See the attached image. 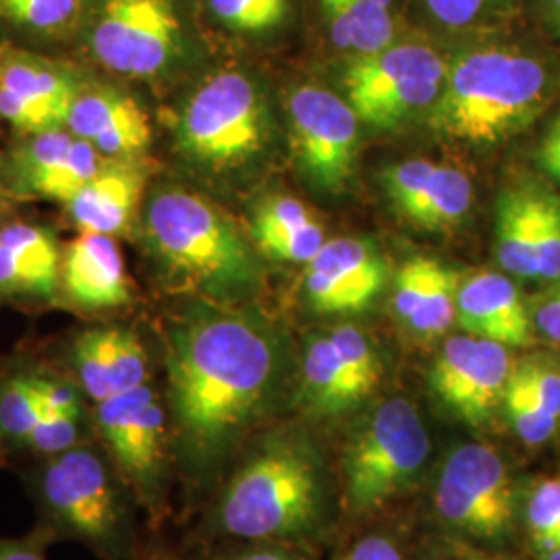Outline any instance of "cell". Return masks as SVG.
<instances>
[{"mask_svg":"<svg viewBox=\"0 0 560 560\" xmlns=\"http://www.w3.org/2000/svg\"><path fill=\"white\" fill-rule=\"evenodd\" d=\"M60 280L21 261L0 243V303H57Z\"/></svg>","mask_w":560,"mask_h":560,"instance_id":"cell-30","label":"cell"},{"mask_svg":"<svg viewBox=\"0 0 560 560\" xmlns=\"http://www.w3.org/2000/svg\"><path fill=\"white\" fill-rule=\"evenodd\" d=\"M532 320L541 337L560 345V282L538 301Z\"/></svg>","mask_w":560,"mask_h":560,"instance_id":"cell-47","label":"cell"},{"mask_svg":"<svg viewBox=\"0 0 560 560\" xmlns=\"http://www.w3.org/2000/svg\"><path fill=\"white\" fill-rule=\"evenodd\" d=\"M511 376L560 420V361L550 355H529L513 363Z\"/></svg>","mask_w":560,"mask_h":560,"instance_id":"cell-35","label":"cell"},{"mask_svg":"<svg viewBox=\"0 0 560 560\" xmlns=\"http://www.w3.org/2000/svg\"><path fill=\"white\" fill-rule=\"evenodd\" d=\"M312 221H316V217L303 201L289 196H270L261 200L254 212V240L289 233Z\"/></svg>","mask_w":560,"mask_h":560,"instance_id":"cell-41","label":"cell"},{"mask_svg":"<svg viewBox=\"0 0 560 560\" xmlns=\"http://www.w3.org/2000/svg\"><path fill=\"white\" fill-rule=\"evenodd\" d=\"M289 138L301 177L340 194L355 173L361 120L349 102L320 85H301L289 98Z\"/></svg>","mask_w":560,"mask_h":560,"instance_id":"cell-12","label":"cell"},{"mask_svg":"<svg viewBox=\"0 0 560 560\" xmlns=\"http://www.w3.org/2000/svg\"><path fill=\"white\" fill-rule=\"evenodd\" d=\"M85 42L106 71L154 80L179 59L183 25L173 0H96Z\"/></svg>","mask_w":560,"mask_h":560,"instance_id":"cell-10","label":"cell"},{"mask_svg":"<svg viewBox=\"0 0 560 560\" xmlns=\"http://www.w3.org/2000/svg\"><path fill=\"white\" fill-rule=\"evenodd\" d=\"M525 523L532 544L541 557L560 550V478L538 481L529 490Z\"/></svg>","mask_w":560,"mask_h":560,"instance_id":"cell-31","label":"cell"},{"mask_svg":"<svg viewBox=\"0 0 560 560\" xmlns=\"http://www.w3.org/2000/svg\"><path fill=\"white\" fill-rule=\"evenodd\" d=\"M90 441H96L94 416L73 418V416H59V413H42L34 430L21 444L13 467H20L27 460L57 457L60 453H67Z\"/></svg>","mask_w":560,"mask_h":560,"instance_id":"cell-27","label":"cell"},{"mask_svg":"<svg viewBox=\"0 0 560 560\" xmlns=\"http://www.w3.org/2000/svg\"><path fill=\"white\" fill-rule=\"evenodd\" d=\"M96 441L119 467L140 502L145 527L161 532L171 515L177 481L173 434L164 393L156 382L92 405Z\"/></svg>","mask_w":560,"mask_h":560,"instance_id":"cell-7","label":"cell"},{"mask_svg":"<svg viewBox=\"0 0 560 560\" xmlns=\"http://www.w3.org/2000/svg\"><path fill=\"white\" fill-rule=\"evenodd\" d=\"M474 185L465 171L451 164H436L416 210L407 217L428 231H448L471 210Z\"/></svg>","mask_w":560,"mask_h":560,"instance_id":"cell-26","label":"cell"},{"mask_svg":"<svg viewBox=\"0 0 560 560\" xmlns=\"http://www.w3.org/2000/svg\"><path fill=\"white\" fill-rule=\"evenodd\" d=\"M4 194H7V189H4V183H2V162H0V200H2Z\"/></svg>","mask_w":560,"mask_h":560,"instance_id":"cell-52","label":"cell"},{"mask_svg":"<svg viewBox=\"0 0 560 560\" xmlns=\"http://www.w3.org/2000/svg\"><path fill=\"white\" fill-rule=\"evenodd\" d=\"M328 335L310 340L303 358V402L318 418H337L365 399Z\"/></svg>","mask_w":560,"mask_h":560,"instance_id":"cell-22","label":"cell"},{"mask_svg":"<svg viewBox=\"0 0 560 560\" xmlns=\"http://www.w3.org/2000/svg\"><path fill=\"white\" fill-rule=\"evenodd\" d=\"M104 161L106 159L90 141L75 138L65 156L21 180L9 194L67 203L101 171Z\"/></svg>","mask_w":560,"mask_h":560,"instance_id":"cell-25","label":"cell"},{"mask_svg":"<svg viewBox=\"0 0 560 560\" xmlns=\"http://www.w3.org/2000/svg\"><path fill=\"white\" fill-rule=\"evenodd\" d=\"M85 0H0V15L40 36H65L78 25Z\"/></svg>","mask_w":560,"mask_h":560,"instance_id":"cell-28","label":"cell"},{"mask_svg":"<svg viewBox=\"0 0 560 560\" xmlns=\"http://www.w3.org/2000/svg\"><path fill=\"white\" fill-rule=\"evenodd\" d=\"M434 268H436V260H430L423 256H416L400 266L395 279V289H393V314L397 320L409 324L413 318L428 291Z\"/></svg>","mask_w":560,"mask_h":560,"instance_id":"cell-40","label":"cell"},{"mask_svg":"<svg viewBox=\"0 0 560 560\" xmlns=\"http://www.w3.org/2000/svg\"><path fill=\"white\" fill-rule=\"evenodd\" d=\"M208 4L212 15L235 32L258 34L277 25L256 0H208Z\"/></svg>","mask_w":560,"mask_h":560,"instance_id":"cell-42","label":"cell"},{"mask_svg":"<svg viewBox=\"0 0 560 560\" xmlns=\"http://www.w3.org/2000/svg\"><path fill=\"white\" fill-rule=\"evenodd\" d=\"M141 235L162 284L196 300L235 305L260 280L240 226L219 206L183 187H159L141 203Z\"/></svg>","mask_w":560,"mask_h":560,"instance_id":"cell-4","label":"cell"},{"mask_svg":"<svg viewBox=\"0 0 560 560\" xmlns=\"http://www.w3.org/2000/svg\"><path fill=\"white\" fill-rule=\"evenodd\" d=\"M457 272L448 270L436 261L434 275L428 284V291L421 300L418 312L409 320V328L421 339H434L444 335L453 322H457V291H459Z\"/></svg>","mask_w":560,"mask_h":560,"instance_id":"cell-29","label":"cell"},{"mask_svg":"<svg viewBox=\"0 0 560 560\" xmlns=\"http://www.w3.org/2000/svg\"><path fill=\"white\" fill-rule=\"evenodd\" d=\"M430 459V434L407 399L381 402L345 444L340 499L347 513L365 517L399 501L421 480Z\"/></svg>","mask_w":560,"mask_h":560,"instance_id":"cell-6","label":"cell"},{"mask_svg":"<svg viewBox=\"0 0 560 560\" xmlns=\"http://www.w3.org/2000/svg\"><path fill=\"white\" fill-rule=\"evenodd\" d=\"M7 467V459H4V453H2V446H0V469Z\"/></svg>","mask_w":560,"mask_h":560,"instance_id":"cell-54","label":"cell"},{"mask_svg":"<svg viewBox=\"0 0 560 560\" xmlns=\"http://www.w3.org/2000/svg\"><path fill=\"white\" fill-rule=\"evenodd\" d=\"M161 358L177 481L210 499L279 407L282 340L258 312L194 300L164 320Z\"/></svg>","mask_w":560,"mask_h":560,"instance_id":"cell-1","label":"cell"},{"mask_svg":"<svg viewBox=\"0 0 560 560\" xmlns=\"http://www.w3.org/2000/svg\"><path fill=\"white\" fill-rule=\"evenodd\" d=\"M432 20L442 27L465 32L486 25L504 13L509 0H423Z\"/></svg>","mask_w":560,"mask_h":560,"instance_id":"cell-39","label":"cell"},{"mask_svg":"<svg viewBox=\"0 0 560 560\" xmlns=\"http://www.w3.org/2000/svg\"><path fill=\"white\" fill-rule=\"evenodd\" d=\"M446 67L441 55L425 44H390L353 60L345 69L342 88L361 125L393 129L430 110L441 94Z\"/></svg>","mask_w":560,"mask_h":560,"instance_id":"cell-9","label":"cell"},{"mask_svg":"<svg viewBox=\"0 0 560 560\" xmlns=\"http://www.w3.org/2000/svg\"><path fill=\"white\" fill-rule=\"evenodd\" d=\"M270 140L264 92L247 73L226 69L196 85L175 119L180 156L222 175L256 161Z\"/></svg>","mask_w":560,"mask_h":560,"instance_id":"cell-8","label":"cell"},{"mask_svg":"<svg viewBox=\"0 0 560 560\" xmlns=\"http://www.w3.org/2000/svg\"><path fill=\"white\" fill-rule=\"evenodd\" d=\"M538 185L506 187L497 203V258L517 279L538 280Z\"/></svg>","mask_w":560,"mask_h":560,"instance_id":"cell-21","label":"cell"},{"mask_svg":"<svg viewBox=\"0 0 560 560\" xmlns=\"http://www.w3.org/2000/svg\"><path fill=\"white\" fill-rule=\"evenodd\" d=\"M136 560H183L179 555L162 540L159 532H150Z\"/></svg>","mask_w":560,"mask_h":560,"instance_id":"cell-49","label":"cell"},{"mask_svg":"<svg viewBox=\"0 0 560 560\" xmlns=\"http://www.w3.org/2000/svg\"><path fill=\"white\" fill-rule=\"evenodd\" d=\"M538 280H560V198L540 187L538 241H536Z\"/></svg>","mask_w":560,"mask_h":560,"instance_id":"cell-37","label":"cell"},{"mask_svg":"<svg viewBox=\"0 0 560 560\" xmlns=\"http://www.w3.org/2000/svg\"><path fill=\"white\" fill-rule=\"evenodd\" d=\"M511 372L509 347L465 332L444 340L430 370V386L453 416L483 428L502 407Z\"/></svg>","mask_w":560,"mask_h":560,"instance_id":"cell-13","label":"cell"},{"mask_svg":"<svg viewBox=\"0 0 560 560\" xmlns=\"http://www.w3.org/2000/svg\"><path fill=\"white\" fill-rule=\"evenodd\" d=\"M538 162L548 175L560 180V115L555 117L550 127L546 129V133L541 136Z\"/></svg>","mask_w":560,"mask_h":560,"instance_id":"cell-48","label":"cell"},{"mask_svg":"<svg viewBox=\"0 0 560 560\" xmlns=\"http://www.w3.org/2000/svg\"><path fill=\"white\" fill-rule=\"evenodd\" d=\"M328 337L332 340L340 360L351 372V376L368 395H372L382 376L381 358L372 340L355 326H339L332 332H328Z\"/></svg>","mask_w":560,"mask_h":560,"instance_id":"cell-34","label":"cell"},{"mask_svg":"<svg viewBox=\"0 0 560 560\" xmlns=\"http://www.w3.org/2000/svg\"><path fill=\"white\" fill-rule=\"evenodd\" d=\"M332 44L358 57L374 55L395 38L393 0H322Z\"/></svg>","mask_w":560,"mask_h":560,"instance_id":"cell-23","label":"cell"},{"mask_svg":"<svg viewBox=\"0 0 560 560\" xmlns=\"http://www.w3.org/2000/svg\"><path fill=\"white\" fill-rule=\"evenodd\" d=\"M457 324L467 335L497 340L504 347H527L534 339L532 312L520 289L494 270H480L460 280Z\"/></svg>","mask_w":560,"mask_h":560,"instance_id":"cell-18","label":"cell"},{"mask_svg":"<svg viewBox=\"0 0 560 560\" xmlns=\"http://www.w3.org/2000/svg\"><path fill=\"white\" fill-rule=\"evenodd\" d=\"M386 277V261L374 243L337 237L307 264L305 293L320 314H358L381 295Z\"/></svg>","mask_w":560,"mask_h":560,"instance_id":"cell-15","label":"cell"},{"mask_svg":"<svg viewBox=\"0 0 560 560\" xmlns=\"http://www.w3.org/2000/svg\"><path fill=\"white\" fill-rule=\"evenodd\" d=\"M62 358L60 370L80 384L92 405L154 381L152 349L131 324L85 326L69 339Z\"/></svg>","mask_w":560,"mask_h":560,"instance_id":"cell-14","label":"cell"},{"mask_svg":"<svg viewBox=\"0 0 560 560\" xmlns=\"http://www.w3.org/2000/svg\"><path fill=\"white\" fill-rule=\"evenodd\" d=\"M145 183L148 166L141 159H106L101 171L65 206L81 231L117 237L138 219Z\"/></svg>","mask_w":560,"mask_h":560,"instance_id":"cell-19","label":"cell"},{"mask_svg":"<svg viewBox=\"0 0 560 560\" xmlns=\"http://www.w3.org/2000/svg\"><path fill=\"white\" fill-rule=\"evenodd\" d=\"M434 511L444 527L474 540H504L515 523V488L501 453L467 442L442 460Z\"/></svg>","mask_w":560,"mask_h":560,"instance_id":"cell-11","label":"cell"},{"mask_svg":"<svg viewBox=\"0 0 560 560\" xmlns=\"http://www.w3.org/2000/svg\"><path fill=\"white\" fill-rule=\"evenodd\" d=\"M67 129L90 141L104 159H141L154 138L140 102L108 83H81Z\"/></svg>","mask_w":560,"mask_h":560,"instance_id":"cell-17","label":"cell"},{"mask_svg":"<svg viewBox=\"0 0 560 560\" xmlns=\"http://www.w3.org/2000/svg\"><path fill=\"white\" fill-rule=\"evenodd\" d=\"M502 407L515 434L529 446H540L544 442L550 441L559 430V418L546 411L513 376L506 384Z\"/></svg>","mask_w":560,"mask_h":560,"instance_id":"cell-32","label":"cell"},{"mask_svg":"<svg viewBox=\"0 0 560 560\" xmlns=\"http://www.w3.org/2000/svg\"><path fill=\"white\" fill-rule=\"evenodd\" d=\"M434 166H436L434 162L416 159V161L393 164L384 171L382 179H384L386 194H388L393 203L399 208L400 214L405 219L420 203L421 196L425 194L430 177L434 173Z\"/></svg>","mask_w":560,"mask_h":560,"instance_id":"cell-36","label":"cell"},{"mask_svg":"<svg viewBox=\"0 0 560 560\" xmlns=\"http://www.w3.org/2000/svg\"><path fill=\"white\" fill-rule=\"evenodd\" d=\"M42 418L36 363H15L0 372V446L13 467L21 444Z\"/></svg>","mask_w":560,"mask_h":560,"instance_id":"cell-24","label":"cell"},{"mask_svg":"<svg viewBox=\"0 0 560 560\" xmlns=\"http://www.w3.org/2000/svg\"><path fill=\"white\" fill-rule=\"evenodd\" d=\"M0 243L11 249L21 261L44 275L60 280V252L55 235L36 224L13 222L2 226Z\"/></svg>","mask_w":560,"mask_h":560,"instance_id":"cell-33","label":"cell"},{"mask_svg":"<svg viewBox=\"0 0 560 560\" xmlns=\"http://www.w3.org/2000/svg\"><path fill=\"white\" fill-rule=\"evenodd\" d=\"M463 560H492L488 559V557H483L481 552H476V550H467V548H463Z\"/></svg>","mask_w":560,"mask_h":560,"instance_id":"cell-50","label":"cell"},{"mask_svg":"<svg viewBox=\"0 0 560 560\" xmlns=\"http://www.w3.org/2000/svg\"><path fill=\"white\" fill-rule=\"evenodd\" d=\"M328 504L320 446L291 428L260 432L210 494L201 534L224 541L305 540L324 527Z\"/></svg>","mask_w":560,"mask_h":560,"instance_id":"cell-2","label":"cell"},{"mask_svg":"<svg viewBox=\"0 0 560 560\" xmlns=\"http://www.w3.org/2000/svg\"><path fill=\"white\" fill-rule=\"evenodd\" d=\"M59 544L40 523H34L21 536H2L0 534V560H50V548Z\"/></svg>","mask_w":560,"mask_h":560,"instance_id":"cell-44","label":"cell"},{"mask_svg":"<svg viewBox=\"0 0 560 560\" xmlns=\"http://www.w3.org/2000/svg\"><path fill=\"white\" fill-rule=\"evenodd\" d=\"M0 117L27 136L59 129L40 108L25 101L18 92L0 85Z\"/></svg>","mask_w":560,"mask_h":560,"instance_id":"cell-43","label":"cell"},{"mask_svg":"<svg viewBox=\"0 0 560 560\" xmlns=\"http://www.w3.org/2000/svg\"><path fill=\"white\" fill-rule=\"evenodd\" d=\"M60 295L90 316L117 314L131 305L125 261L113 235L81 231L67 245L60 261Z\"/></svg>","mask_w":560,"mask_h":560,"instance_id":"cell-16","label":"cell"},{"mask_svg":"<svg viewBox=\"0 0 560 560\" xmlns=\"http://www.w3.org/2000/svg\"><path fill=\"white\" fill-rule=\"evenodd\" d=\"M337 560H405L399 544L388 536H365Z\"/></svg>","mask_w":560,"mask_h":560,"instance_id":"cell-46","label":"cell"},{"mask_svg":"<svg viewBox=\"0 0 560 560\" xmlns=\"http://www.w3.org/2000/svg\"><path fill=\"white\" fill-rule=\"evenodd\" d=\"M36 521L57 541H75L98 560H136L148 540L131 486L98 441L18 467Z\"/></svg>","mask_w":560,"mask_h":560,"instance_id":"cell-3","label":"cell"},{"mask_svg":"<svg viewBox=\"0 0 560 560\" xmlns=\"http://www.w3.org/2000/svg\"><path fill=\"white\" fill-rule=\"evenodd\" d=\"M552 11H555V21H557V25L560 27V7H552Z\"/></svg>","mask_w":560,"mask_h":560,"instance_id":"cell-53","label":"cell"},{"mask_svg":"<svg viewBox=\"0 0 560 560\" xmlns=\"http://www.w3.org/2000/svg\"><path fill=\"white\" fill-rule=\"evenodd\" d=\"M0 231H2V226H0Z\"/></svg>","mask_w":560,"mask_h":560,"instance_id":"cell-55","label":"cell"},{"mask_svg":"<svg viewBox=\"0 0 560 560\" xmlns=\"http://www.w3.org/2000/svg\"><path fill=\"white\" fill-rule=\"evenodd\" d=\"M229 546L203 555L200 560H305L287 544L226 540Z\"/></svg>","mask_w":560,"mask_h":560,"instance_id":"cell-45","label":"cell"},{"mask_svg":"<svg viewBox=\"0 0 560 560\" xmlns=\"http://www.w3.org/2000/svg\"><path fill=\"white\" fill-rule=\"evenodd\" d=\"M0 85L18 92L65 129L81 81L60 65L7 48L0 52Z\"/></svg>","mask_w":560,"mask_h":560,"instance_id":"cell-20","label":"cell"},{"mask_svg":"<svg viewBox=\"0 0 560 560\" xmlns=\"http://www.w3.org/2000/svg\"><path fill=\"white\" fill-rule=\"evenodd\" d=\"M555 73L515 46H483L446 67L428 110L432 131L469 145H494L538 119L552 98Z\"/></svg>","mask_w":560,"mask_h":560,"instance_id":"cell-5","label":"cell"},{"mask_svg":"<svg viewBox=\"0 0 560 560\" xmlns=\"http://www.w3.org/2000/svg\"><path fill=\"white\" fill-rule=\"evenodd\" d=\"M324 226L320 222L312 221L300 229H293L289 233H280L272 237H264L256 241L261 254L272 260L289 261V264H310L318 256L324 243Z\"/></svg>","mask_w":560,"mask_h":560,"instance_id":"cell-38","label":"cell"},{"mask_svg":"<svg viewBox=\"0 0 560 560\" xmlns=\"http://www.w3.org/2000/svg\"><path fill=\"white\" fill-rule=\"evenodd\" d=\"M541 560H560V550H557V552H550V555H544Z\"/></svg>","mask_w":560,"mask_h":560,"instance_id":"cell-51","label":"cell"}]
</instances>
